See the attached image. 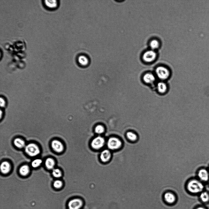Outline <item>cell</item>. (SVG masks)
<instances>
[{"instance_id": "6da1fadb", "label": "cell", "mask_w": 209, "mask_h": 209, "mask_svg": "<svg viewBox=\"0 0 209 209\" xmlns=\"http://www.w3.org/2000/svg\"><path fill=\"white\" fill-rule=\"evenodd\" d=\"M186 187L189 192L194 194L201 193L204 189L203 184L197 180L194 179L189 180L187 182Z\"/></svg>"}, {"instance_id": "7a4b0ae2", "label": "cell", "mask_w": 209, "mask_h": 209, "mask_svg": "<svg viewBox=\"0 0 209 209\" xmlns=\"http://www.w3.org/2000/svg\"><path fill=\"white\" fill-rule=\"evenodd\" d=\"M155 73L159 79L163 80L167 79L170 75L168 69L163 66L157 67L155 70Z\"/></svg>"}, {"instance_id": "3957f363", "label": "cell", "mask_w": 209, "mask_h": 209, "mask_svg": "<svg viewBox=\"0 0 209 209\" xmlns=\"http://www.w3.org/2000/svg\"><path fill=\"white\" fill-rule=\"evenodd\" d=\"M25 151L26 153L31 157H35L40 153L39 148L37 146L33 143L28 144L25 147Z\"/></svg>"}, {"instance_id": "277c9868", "label": "cell", "mask_w": 209, "mask_h": 209, "mask_svg": "<svg viewBox=\"0 0 209 209\" xmlns=\"http://www.w3.org/2000/svg\"><path fill=\"white\" fill-rule=\"evenodd\" d=\"M122 145L121 141L119 139L112 137L110 138L107 142L108 148L111 150H115L119 149Z\"/></svg>"}, {"instance_id": "5b68a950", "label": "cell", "mask_w": 209, "mask_h": 209, "mask_svg": "<svg viewBox=\"0 0 209 209\" xmlns=\"http://www.w3.org/2000/svg\"><path fill=\"white\" fill-rule=\"evenodd\" d=\"M83 202L79 198L72 199L68 204L69 209H80L83 206Z\"/></svg>"}, {"instance_id": "8992f818", "label": "cell", "mask_w": 209, "mask_h": 209, "mask_svg": "<svg viewBox=\"0 0 209 209\" xmlns=\"http://www.w3.org/2000/svg\"><path fill=\"white\" fill-rule=\"evenodd\" d=\"M105 143V140L103 137L100 136L95 138L92 142L91 146L94 149H98L103 147Z\"/></svg>"}, {"instance_id": "52a82bcc", "label": "cell", "mask_w": 209, "mask_h": 209, "mask_svg": "<svg viewBox=\"0 0 209 209\" xmlns=\"http://www.w3.org/2000/svg\"><path fill=\"white\" fill-rule=\"evenodd\" d=\"M157 57L156 52L153 50L148 51L143 55V58L144 60L148 62H151L155 60Z\"/></svg>"}, {"instance_id": "ba28073f", "label": "cell", "mask_w": 209, "mask_h": 209, "mask_svg": "<svg viewBox=\"0 0 209 209\" xmlns=\"http://www.w3.org/2000/svg\"><path fill=\"white\" fill-rule=\"evenodd\" d=\"M52 147L53 149L57 153H61L64 150V145L60 141L57 140L52 141Z\"/></svg>"}, {"instance_id": "9c48e42d", "label": "cell", "mask_w": 209, "mask_h": 209, "mask_svg": "<svg viewBox=\"0 0 209 209\" xmlns=\"http://www.w3.org/2000/svg\"><path fill=\"white\" fill-rule=\"evenodd\" d=\"M126 136L128 139L132 143L137 142L139 140V137L137 133L132 132H128L126 134Z\"/></svg>"}, {"instance_id": "30bf717a", "label": "cell", "mask_w": 209, "mask_h": 209, "mask_svg": "<svg viewBox=\"0 0 209 209\" xmlns=\"http://www.w3.org/2000/svg\"><path fill=\"white\" fill-rule=\"evenodd\" d=\"M143 79L146 83L152 84L155 81V77L151 73H148L144 75Z\"/></svg>"}, {"instance_id": "8fae6325", "label": "cell", "mask_w": 209, "mask_h": 209, "mask_svg": "<svg viewBox=\"0 0 209 209\" xmlns=\"http://www.w3.org/2000/svg\"><path fill=\"white\" fill-rule=\"evenodd\" d=\"M164 198L165 200L170 204L174 203L176 200L175 196L173 193L171 192H168L165 193L164 195Z\"/></svg>"}, {"instance_id": "7c38bea8", "label": "cell", "mask_w": 209, "mask_h": 209, "mask_svg": "<svg viewBox=\"0 0 209 209\" xmlns=\"http://www.w3.org/2000/svg\"><path fill=\"white\" fill-rule=\"evenodd\" d=\"M198 176L201 180L203 181L206 182L208 180L209 178V174L206 170L202 169L198 172Z\"/></svg>"}, {"instance_id": "4fadbf2b", "label": "cell", "mask_w": 209, "mask_h": 209, "mask_svg": "<svg viewBox=\"0 0 209 209\" xmlns=\"http://www.w3.org/2000/svg\"><path fill=\"white\" fill-rule=\"evenodd\" d=\"M111 157V153L109 150H105L102 152L100 154V158L103 162H106L109 161Z\"/></svg>"}, {"instance_id": "5bb4252c", "label": "cell", "mask_w": 209, "mask_h": 209, "mask_svg": "<svg viewBox=\"0 0 209 209\" xmlns=\"http://www.w3.org/2000/svg\"><path fill=\"white\" fill-rule=\"evenodd\" d=\"M157 86V90L159 93L164 94L167 92L168 87L165 83L163 82H159Z\"/></svg>"}, {"instance_id": "9a60e30c", "label": "cell", "mask_w": 209, "mask_h": 209, "mask_svg": "<svg viewBox=\"0 0 209 209\" xmlns=\"http://www.w3.org/2000/svg\"><path fill=\"white\" fill-rule=\"evenodd\" d=\"M10 164L7 162H4L2 163L1 166V172L4 174L8 173L10 170Z\"/></svg>"}, {"instance_id": "2e32d148", "label": "cell", "mask_w": 209, "mask_h": 209, "mask_svg": "<svg viewBox=\"0 0 209 209\" xmlns=\"http://www.w3.org/2000/svg\"><path fill=\"white\" fill-rule=\"evenodd\" d=\"M44 2L46 7L50 9H54L57 7L58 5V1L56 0H52V1L46 0Z\"/></svg>"}, {"instance_id": "e0dca14e", "label": "cell", "mask_w": 209, "mask_h": 209, "mask_svg": "<svg viewBox=\"0 0 209 209\" xmlns=\"http://www.w3.org/2000/svg\"><path fill=\"white\" fill-rule=\"evenodd\" d=\"M200 198L201 201L204 203H206L209 202V194L205 191H203L200 193Z\"/></svg>"}, {"instance_id": "ac0fdd59", "label": "cell", "mask_w": 209, "mask_h": 209, "mask_svg": "<svg viewBox=\"0 0 209 209\" xmlns=\"http://www.w3.org/2000/svg\"><path fill=\"white\" fill-rule=\"evenodd\" d=\"M14 144L16 147L19 148H22L25 147V142L22 140L17 138L14 140Z\"/></svg>"}, {"instance_id": "d6986e66", "label": "cell", "mask_w": 209, "mask_h": 209, "mask_svg": "<svg viewBox=\"0 0 209 209\" xmlns=\"http://www.w3.org/2000/svg\"><path fill=\"white\" fill-rule=\"evenodd\" d=\"M30 168L26 165H24L21 167L19 170V172L23 176H26L30 172Z\"/></svg>"}, {"instance_id": "ffe728a7", "label": "cell", "mask_w": 209, "mask_h": 209, "mask_svg": "<svg viewBox=\"0 0 209 209\" xmlns=\"http://www.w3.org/2000/svg\"><path fill=\"white\" fill-rule=\"evenodd\" d=\"M45 164L46 167L50 169H53L55 164L54 160L51 158H48L46 159Z\"/></svg>"}, {"instance_id": "44dd1931", "label": "cell", "mask_w": 209, "mask_h": 209, "mask_svg": "<svg viewBox=\"0 0 209 209\" xmlns=\"http://www.w3.org/2000/svg\"><path fill=\"white\" fill-rule=\"evenodd\" d=\"M79 61L80 64L82 66H86L88 64L89 62L88 59L86 56H81L79 58Z\"/></svg>"}, {"instance_id": "7402d4cb", "label": "cell", "mask_w": 209, "mask_h": 209, "mask_svg": "<svg viewBox=\"0 0 209 209\" xmlns=\"http://www.w3.org/2000/svg\"><path fill=\"white\" fill-rule=\"evenodd\" d=\"M159 45V42L157 40H153L150 43V46L152 50L157 49Z\"/></svg>"}, {"instance_id": "603a6c76", "label": "cell", "mask_w": 209, "mask_h": 209, "mask_svg": "<svg viewBox=\"0 0 209 209\" xmlns=\"http://www.w3.org/2000/svg\"><path fill=\"white\" fill-rule=\"evenodd\" d=\"M52 173L53 176L56 178L60 177L62 176L61 172L59 169H53Z\"/></svg>"}, {"instance_id": "cb8c5ba5", "label": "cell", "mask_w": 209, "mask_h": 209, "mask_svg": "<svg viewBox=\"0 0 209 209\" xmlns=\"http://www.w3.org/2000/svg\"><path fill=\"white\" fill-rule=\"evenodd\" d=\"M42 163V160L40 159H37L32 162V166L33 168H36L38 167Z\"/></svg>"}, {"instance_id": "d4e9b609", "label": "cell", "mask_w": 209, "mask_h": 209, "mask_svg": "<svg viewBox=\"0 0 209 209\" xmlns=\"http://www.w3.org/2000/svg\"><path fill=\"white\" fill-rule=\"evenodd\" d=\"M104 128L101 125H98L96 126L95 129L96 133L98 134L103 133L104 132Z\"/></svg>"}, {"instance_id": "484cf974", "label": "cell", "mask_w": 209, "mask_h": 209, "mask_svg": "<svg viewBox=\"0 0 209 209\" xmlns=\"http://www.w3.org/2000/svg\"><path fill=\"white\" fill-rule=\"evenodd\" d=\"M62 183L61 181L57 180L55 181L54 183V187L57 189L60 188L62 186Z\"/></svg>"}, {"instance_id": "4316f807", "label": "cell", "mask_w": 209, "mask_h": 209, "mask_svg": "<svg viewBox=\"0 0 209 209\" xmlns=\"http://www.w3.org/2000/svg\"><path fill=\"white\" fill-rule=\"evenodd\" d=\"M6 105V102L5 99L2 97L1 98V105L2 107H5Z\"/></svg>"}, {"instance_id": "83f0119b", "label": "cell", "mask_w": 209, "mask_h": 209, "mask_svg": "<svg viewBox=\"0 0 209 209\" xmlns=\"http://www.w3.org/2000/svg\"><path fill=\"white\" fill-rule=\"evenodd\" d=\"M196 209H206V208L203 206H199Z\"/></svg>"}]
</instances>
